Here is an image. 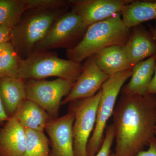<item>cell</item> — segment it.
<instances>
[{"instance_id": "cell-1", "label": "cell", "mask_w": 156, "mask_h": 156, "mask_svg": "<svg viewBox=\"0 0 156 156\" xmlns=\"http://www.w3.org/2000/svg\"><path fill=\"white\" fill-rule=\"evenodd\" d=\"M112 117L115 156H136L156 136V95L122 94Z\"/></svg>"}, {"instance_id": "cell-2", "label": "cell", "mask_w": 156, "mask_h": 156, "mask_svg": "<svg viewBox=\"0 0 156 156\" xmlns=\"http://www.w3.org/2000/svg\"><path fill=\"white\" fill-rule=\"evenodd\" d=\"M131 32L123 22L121 13L89 26L83 39L74 48L66 50L68 59L82 63L104 48L124 46Z\"/></svg>"}, {"instance_id": "cell-3", "label": "cell", "mask_w": 156, "mask_h": 156, "mask_svg": "<svg viewBox=\"0 0 156 156\" xmlns=\"http://www.w3.org/2000/svg\"><path fill=\"white\" fill-rule=\"evenodd\" d=\"M69 10L36 9L26 11L11 30L10 42L18 57L23 59L33 53L53 23Z\"/></svg>"}, {"instance_id": "cell-4", "label": "cell", "mask_w": 156, "mask_h": 156, "mask_svg": "<svg viewBox=\"0 0 156 156\" xmlns=\"http://www.w3.org/2000/svg\"><path fill=\"white\" fill-rule=\"evenodd\" d=\"M19 77L24 81L54 76L76 81L83 65L59 58L56 52L51 51H34L27 58H19Z\"/></svg>"}, {"instance_id": "cell-5", "label": "cell", "mask_w": 156, "mask_h": 156, "mask_svg": "<svg viewBox=\"0 0 156 156\" xmlns=\"http://www.w3.org/2000/svg\"><path fill=\"white\" fill-rule=\"evenodd\" d=\"M132 69L110 76L102 85L95 128L87 146V156H95L101 147L108 122L114 111L118 95L126 81L131 78Z\"/></svg>"}, {"instance_id": "cell-6", "label": "cell", "mask_w": 156, "mask_h": 156, "mask_svg": "<svg viewBox=\"0 0 156 156\" xmlns=\"http://www.w3.org/2000/svg\"><path fill=\"white\" fill-rule=\"evenodd\" d=\"M87 28L82 18L70 9L53 23L34 52L50 51L59 48H66V50L72 49L82 40Z\"/></svg>"}, {"instance_id": "cell-7", "label": "cell", "mask_w": 156, "mask_h": 156, "mask_svg": "<svg viewBox=\"0 0 156 156\" xmlns=\"http://www.w3.org/2000/svg\"><path fill=\"white\" fill-rule=\"evenodd\" d=\"M75 82L62 78L52 81L25 80L27 99L38 105L51 119H56L62 98L68 95Z\"/></svg>"}, {"instance_id": "cell-8", "label": "cell", "mask_w": 156, "mask_h": 156, "mask_svg": "<svg viewBox=\"0 0 156 156\" xmlns=\"http://www.w3.org/2000/svg\"><path fill=\"white\" fill-rule=\"evenodd\" d=\"M101 95L100 89L92 97L69 103V111L75 115L73 127L74 156H87V146L95 128Z\"/></svg>"}, {"instance_id": "cell-9", "label": "cell", "mask_w": 156, "mask_h": 156, "mask_svg": "<svg viewBox=\"0 0 156 156\" xmlns=\"http://www.w3.org/2000/svg\"><path fill=\"white\" fill-rule=\"evenodd\" d=\"M133 0H69L70 9L82 18L87 27L121 13Z\"/></svg>"}, {"instance_id": "cell-10", "label": "cell", "mask_w": 156, "mask_h": 156, "mask_svg": "<svg viewBox=\"0 0 156 156\" xmlns=\"http://www.w3.org/2000/svg\"><path fill=\"white\" fill-rule=\"evenodd\" d=\"M109 76L98 68L92 56L88 57L83 64L80 75L61 105L92 97L100 90Z\"/></svg>"}, {"instance_id": "cell-11", "label": "cell", "mask_w": 156, "mask_h": 156, "mask_svg": "<svg viewBox=\"0 0 156 156\" xmlns=\"http://www.w3.org/2000/svg\"><path fill=\"white\" fill-rule=\"evenodd\" d=\"M75 115L69 110L66 114L49 121L45 130L50 137L51 156H74L73 127Z\"/></svg>"}, {"instance_id": "cell-12", "label": "cell", "mask_w": 156, "mask_h": 156, "mask_svg": "<svg viewBox=\"0 0 156 156\" xmlns=\"http://www.w3.org/2000/svg\"><path fill=\"white\" fill-rule=\"evenodd\" d=\"M124 50L131 66L156 54V42L150 32L142 24L131 28Z\"/></svg>"}, {"instance_id": "cell-13", "label": "cell", "mask_w": 156, "mask_h": 156, "mask_svg": "<svg viewBox=\"0 0 156 156\" xmlns=\"http://www.w3.org/2000/svg\"><path fill=\"white\" fill-rule=\"evenodd\" d=\"M25 128L14 116L0 128V156H22L26 148Z\"/></svg>"}, {"instance_id": "cell-14", "label": "cell", "mask_w": 156, "mask_h": 156, "mask_svg": "<svg viewBox=\"0 0 156 156\" xmlns=\"http://www.w3.org/2000/svg\"><path fill=\"white\" fill-rule=\"evenodd\" d=\"M92 56L98 68L109 76L133 69L126 56L124 46L107 47Z\"/></svg>"}, {"instance_id": "cell-15", "label": "cell", "mask_w": 156, "mask_h": 156, "mask_svg": "<svg viewBox=\"0 0 156 156\" xmlns=\"http://www.w3.org/2000/svg\"><path fill=\"white\" fill-rule=\"evenodd\" d=\"M0 97L8 116H14L27 99L25 81L20 78H0Z\"/></svg>"}, {"instance_id": "cell-16", "label": "cell", "mask_w": 156, "mask_h": 156, "mask_svg": "<svg viewBox=\"0 0 156 156\" xmlns=\"http://www.w3.org/2000/svg\"><path fill=\"white\" fill-rule=\"evenodd\" d=\"M156 66V54L134 66L130 81L123 87L122 94L146 95Z\"/></svg>"}, {"instance_id": "cell-17", "label": "cell", "mask_w": 156, "mask_h": 156, "mask_svg": "<svg viewBox=\"0 0 156 156\" xmlns=\"http://www.w3.org/2000/svg\"><path fill=\"white\" fill-rule=\"evenodd\" d=\"M14 116L25 129L43 133L47 124L52 119L44 109L28 99L23 102Z\"/></svg>"}, {"instance_id": "cell-18", "label": "cell", "mask_w": 156, "mask_h": 156, "mask_svg": "<svg viewBox=\"0 0 156 156\" xmlns=\"http://www.w3.org/2000/svg\"><path fill=\"white\" fill-rule=\"evenodd\" d=\"M121 14L129 29L146 21L156 20V0H133L124 6Z\"/></svg>"}, {"instance_id": "cell-19", "label": "cell", "mask_w": 156, "mask_h": 156, "mask_svg": "<svg viewBox=\"0 0 156 156\" xmlns=\"http://www.w3.org/2000/svg\"><path fill=\"white\" fill-rule=\"evenodd\" d=\"M30 10L29 0H0V25L12 29Z\"/></svg>"}, {"instance_id": "cell-20", "label": "cell", "mask_w": 156, "mask_h": 156, "mask_svg": "<svg viewBox=\"0 0 156 156\" xmlns=\"http://www.w3.org/2000/svg\"><path fill=\"white\" fill-rule=\"evenodd\" d=\"M25 129L26 148L22 156H51L50 141L44 133Z\"/></svg>"}, {"instance_id": "cell-21", "label": "cell", "mask_w": 156, "mask_h": 156, "mask_svg": "<svg viewBox=\"0 0 156 156\" xmlns=\"http://www.w3.org/2000/svg\"><path fill=\"white\" fill-rule=\"evenodd\" d=\"M19 57L9 41L0 53V78H19Z\"/></svg>"}, {"instance_id": "cell-22", "label": "cell", "mask_w": 156, "mask_h": 156, "mask_svg": "<svg viewBox=\"0 0 156 156\" xmlns=\"http://www.w3.org/2000/svg\"><path fill=\"white\" fill-rule=\"evenodd\" d=\"M115 139L114 127L112 124L107 127L102 145L95 156H109Z\"/></svg>"}, {"instance_id": "cell-23", "label": "cell", "mask_w": 156, "mask_h": 156, "mask_svg": "<svg viewBox=\"0 0 156 156\" xmlns=\"http://www.w3.org/2000/svg\"><path fill=\"white\" fill-rule=\"evenodd\" d=\"M148 145L147 150L141 151L136 156H156V136L151 140Z\"/></svg>"}, {"instance_id": "cell-24", "label": "cell", "mask_w": 156, "mask_h": 156, "mask_svg": "<svg viewBox=\"0 0 156 156\" xmlns=\"http://www.w3.org/2000/svg\"><path fill=\"white\" fill-rule=\"evenodd\" d=\"M11 29L5 25H0V44L10 41Z\"/></svg>"}, {"instance_id": "cell-25", "label": "cell", "mask_w": 156, "mask_h": 156, "mask_svg": "<svg viewBox=\"0 0 156 156\" xmlns=\"http://www.w3.org/2000/svg\"><path fill=\"white\" fill-rule=\"evenodd\" d=\"M147 95H156V66L155 68L154 75L152 78L148 88Z\"/></svg>"}, {"instance_id": "cell-26", "label": "cell", "mask_w": 156, "mask_h": 156, "mask_svg": "<svg viewBox=\"0 0 156 156\" xmlns=\"http://www.w3.org/2000/svg\"><path fill=\"white\" fill-rule=\"evenodd\" d=\"M10 117L8 116L6 114L2 101L0 97V125L5 122H7L9 119Z\"/></svg>"}, {"instance_id": "cell-27", "label": "cell", "mask_w": 156, "mask_h": 156, "mask_svg": "<svg viewBox=\"0 0 156 156\" xmlns=\"http://www.w3.org/2000/svg\"><path fill=\"white\" fill-rule=\"evenodd\" d=\"M155 21L156 22V20H155ZM148 27L149 30L151 34L153 37L156 42V24L154 25L149 24L148 25Z\"/></svg>"}, {"instance_id": "cell-28", "label": "cell", "mask_w": 156, "mask_h": 156, "mask_svg": "<svg viewBox=\"0 0 156 156\" xmlns=\"http://www.w3.org/2000/svg\"><path fill=\"white\" fill-rule=\"evenodd\" d=\"M7 42H5V43H2V44H0V53H1V51H2V50H3L4 48H5Z\"/></svg>"}, {"instance_id": "cell-29", "label": "cell", "mask_w": 156, "mask_h": 156, "mask_svg": "<svg viewBox=\"0 0 156 156\" xmlns=\"http://www.w3.org/2000/svg\"><path fill=\"white\" fill-rule=\"evenodd\" d=\"M109 156H115L114 153H112Z\"/></svg>"}, {"instance_id": "cell-30", "label": "cell", "mask_w": 156, "mask_h": 156, "mask_svg": "<svg viewBox=\"0 0 156 156\" xmlns=\"http://www.w3.org/2000/svg\"><path fill=\"white\" fill-rule=\"evenodd\" d=\"M155 135L156 136V126L155 128Z\"/></svg>"}]
</instances>
